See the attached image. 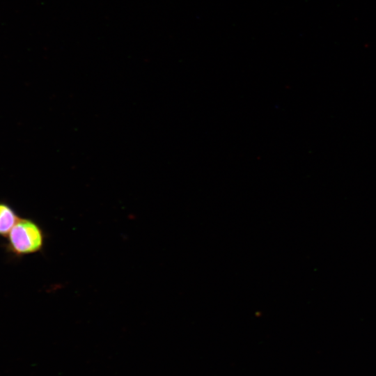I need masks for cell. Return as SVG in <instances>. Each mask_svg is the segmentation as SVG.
<instances>
[{"label": "cell", "mask_w": 376, "mask_h": 376, "mask_svg": "<svg viewBox=\"0 0 376 376\" xmlns=\"http://www.w3.org/2000/svg\"><path fill=\"white\" fill-rule=\"evenodd\" d=\"M10 250L17 255L39 251L43 246L44 235L41 228L33 221L19 219L8 234Z\"/></svg>", "instance_id": "1"}, {"label": "cell", "mask_w": 376, "mask_h": 376, "mask_svg": "<svg viewBox=\"0 0 376 376\" xmlns=\"http://www.w3.org/2000/svg\"><path fill=\"white\" fill-rule=\"evenodd\" d=\"M19 218L8 205L0 203V235H8Z\"/></svg>", "instance_id": "2"}]
</instances>
